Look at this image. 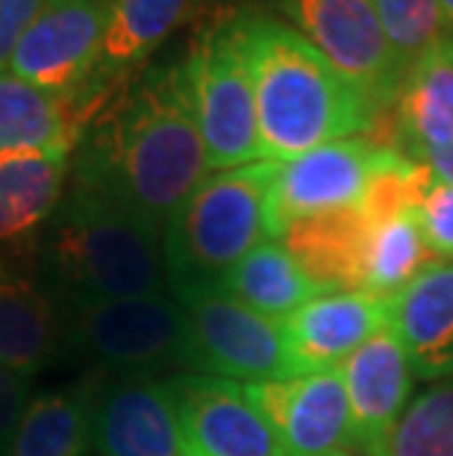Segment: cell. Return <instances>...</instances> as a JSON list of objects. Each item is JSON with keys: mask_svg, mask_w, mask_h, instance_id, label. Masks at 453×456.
Instances as JSON below:
<instances>
[{"mask_svg": "<svg viewBox=\"0 0 453 456\" xmlns=\"http://www.w3.org/2000/svg\"><path fill=\"white\" fill-rule=\"evenodd\" d=\"M436 262L433 250L424 241L416 212L374 224L368 256H365V277L362 292L377 297H394L403 292L424 268Z\"/></svg>", "mask_w": 453, "mask_h": 456, "instance_id": "obj_25", "label": "cell"}, {"mask_svg": "<svg viewBox=\"0 0 453 456\" xmlns=\"http://www.w3.org/2000/svg\"><path fill=\"white\" fill-rule=\"evenodd\" d=\"M424 241L436 259H453V186L433 180L427 195L416 209Z\"/></svg>", "mask_w": 453, "mask_h": 456, "instance_id": "obj_28", "label": "cell"}, {"mask_svg": "<svg viewBox=\"0 0 453 456\" xmlns=\"http://www.w3.org/2000/svg\"><path fill=\"white\" fill-rule=\"evenodd\" d=\"M279 21L301 33L327 62L371 98L394 106L403 86V68L383 30L374 0H271Z\"/></svg>", "mask_w": 453, "mask_h": 456, "instance_id": "obj_9", "label": "cell"}, {"mask_svg": "<svg viewBox=\"0 0 453 456\" xmlns=\"http://www.w3.org/2000/svg\"><path fill=\"white\" fill-rule=\"evenodd\" d=\"M439 6H441V12H445V18H448L450 30H453V0H439Z\"/></svg>", "mask_w": 453, "mask_h": 456, "instance_id": "obj_32", "label": "cell"}, {"mask_svg": "<svg viewBox=\"0 0 453 456\" xmlns=\"http://www.w3.org/2000/svg\"><path fill=\"white\" fill-rule=\"evenodd\" d=\"M371 230V221L353 207L295 221L277 241L321 292H362Z\"/></svg>", "mask_w": 453, "mask_h": 456, "instance_id": "obj_18", "label": "cell"}, {"mask_svg": "<svg viewBox=\"0 0 453 456\" xmlns=\"http://www.w3.org/2000/svg\"><path fill=\"white\" fill-rule=\"evenodd\" d=\"M109 0H44L18 38L9 71L53 98L69 101L89 127L103 103L94 77L103 56Z\"/></svg>", "mask_w": 453, "mask_h": 456, "instance_id": "obj_8", "label": "cell"}, {"mask_svg": "<svg viewBox=\"0 0 453 456\" xmlns=\"http://www.w3.org/2000/svg\"><path fill=\"white\" fill-rule=\"evenodd\" d=\"M182 456H204V453H198L195 448H191V444L186 442V451H182Z\"/></svg>", "mask_w": 453, "mask_h": 456, "instance_id": "obj_33", "label": "cell"}, {"mask_svg": "<svg viewBox=\"0 0 453 456\" xmlns=\"http://www.w3.org/2000/svg\"><path fill=\"white\" fill-rule=\"evenodd\" d=\"M44 0H0V68L9 65L18 38L30 27Z\"/></svg>", "mask_w": 453, "mask_h": 456, "instance_id": "obj_29", "label": "cell"}, {"mask_svg": "<svg viewBox=\"0 0 453 456\" xmlns=\"http://www.w3.org/2000/svg\"><path fill=\"white\" fill-rule=\"evenodd\" d=\"M94 444L101 456H182L186 439L168 377L115 374L98 386Z\"/></svg>", "mask_w": 453, "mask_h": 456, "instance_id": "obj_13", "label": "cell"}, {"mask_svg": "<svg viewBox=\"0 0 453 456\" xmlns=\"http://www.w3.org/2000/svg\"><path fill=\"white\" fill-rule=\"evenodd\" d=\"M263 159H292L371 130L377 106L274 15L239 12Z\"/></svg>", "mask_w": 453, "mask_h": 456, "instance_id": "obj_2", "label": "cell"}, {"mask_svg": "<svg viewBox=\"0 0 453 456\" xmlns=\"http://www.w3.org/2000/svg\"><path fill=\"white\" fill-rule=\"evenodd\" d=\"M351 406L353 442L362 453L374 448L409 406L416 371L392 324L377 330L360 351L339 365Z\"/></svg>", "mask_w": 453, "mask_h": 456, "instance_id": "obj_15", "label": "cell"}, {"mask_svg": "<svg viewBox=\"0 0 453 456\" xmlns=\"http://www.w3.org/2000/svg\"><path fill=\"white\" fill-rule=\"evenodd\" d=\"M85 130L77 110L0 68V153L74 151Z\"/></svg>", "mask_w": 453, "mask_h": 456, "instance_id": "obj_22", "label": "cell"}, {"mask_svg": "<svg viewBox=\"0 0 453 456\" xmlns=\"http://www.w3.org/2000/svg\"><path fill=\"white\" fill-rule=\"evenodd\" d=\"M182 68L189 77L191 106L206 148L209 171L263 159L256 101L239 36V15H227L204 27L182 60Z\"/></svg>", "mask_w": 453, "mask_h": 456, "instance_id": "obj_6", "label": "cell"}, {"mask_svg": "<svg viewBox=\"0 0 453 456\" xmlns=\"http://www.w3.org/2000/svg\"><path fill=\"white\" fill-rule=\"evenodd\" d=\"M182 439L204 456H288L242 383L182 371L168 377Z\"/></svg>", "mask_w": 453, "mask_h": 456, "instance_id": "obj_12", "label": "cell"}, {"mask_svg": "<svg viewBox=\"0 0 453 456\" xmlns=\"http://www.w3.org/2000/svg\"><path fill=\"white\" fill-rule=\"evenodd\" d=\"M365 456H453V380L412 397Z\"/></svg>", "mask_w": 453, "mask_h": 456, "instance_id": "obj_26", "label": "cell"}, {"mask_svg": "<svg viewBox=\"0 0 453 456\" xmlns=\"http://www.w3.org/2000/svg\"><path fill=\"white\" fill-rule=\"evenodd\" d=\"M204 0H109L103 56L94 77V92L106 101L109 92L159 51Z\"/></svg>", "mask_w": 453, "mask_h": 456, "instance_id": "obj_19", "label": "cell"}, {"mask_svg": "<svg viewBox=\"0 0 453 456\" xmlns=\"http://www.w3.org/2000/svg\"><path fill=\"white\" fill-rule=\"evenodd\" d=\"M245 392L274 427L288 456H336L356 448L339 368L250 383Z\"/></svg>", "mask_w": 453, "mask_h": 456, "instance_id": "obj_11", "label": "cell"}, {"mask_svg": "<svg viewBox=\"0 0 453 456\" xmlns=\"http://www.w3.org/2000/svg\"><path fill=\"white\" fill-rule=\"evenodd\" d=\"M94 395L98 383L27 401L6 456H85L94 442Z\"/></svg>", "mask_w": 453, "mask_h": 456, "instance_id": "obj_23", "label": "cell"}, {"mask_svg": "<svg viewBox=\"0 0 453 456\" xmlns=\"http://www.w3.org/2000/svg\"><path fill=\"white\" fill-rule=\"evenodd\" d=\"M38 245L65 309L171 292L162 232L89 183L71 180Z\"/></svg>", "mask_w": 453, "mask_h": 456, "instance_id": "obj_3", "label": "cell"}, {"mask_svg": "<svg viewBox=\"0 0 453 456\" xmlns=\"http://www.w3.org/2000/svg\"><path fill=\"white\" fill-rule=\"evenodd\" d=\"M62 345V315L21 268H0V365L30 380Z\"/></svg>", "mask_w": 453, "mask_h": 456, "instance_id": "obj_21", "label": "cell"}, {"mask_svg": "<svg viewBox=\"0 0 453 456\" xmlns=\"http://www.w3.org/2000/svg\"><path fill=\"white\" fill-rule=\"evenodd\" d=\"M62 342L115 374L189 368L186 315L171 292L65 309Z\"/></svg>", "mask_w": 453, "mask_h": 456, "instance_id": "obj_7", "label": "cell"}, {"mask_svg": "<svg viewBox=\"0 0 453 456\" xmlns=\"http://www.w3.org/2000/svg\"><path fill=\"white\" fill-rule=\"evenodd\" d=\"M206 174L182 60L142 71L89 121L71 157V180L101 189L159 232Z\"/></svg>", "mask_w": 453, "mask_h": 456, "instance_id": "obj_1", "label": "cell"}, {"mask_svg": "<svg viewBox=\"0 0 453 456\" xmlns=\"http://www.w3.org/2000/svg\"><path fill=\"white\" fill-rule=\"evenodd\" d=\"M186 315L189 371L233 383H268L295 377L283 324L259 315L215 283L171 286Z\"/></svg>", "mask_w": 453, "mask_h": 456, "instance_id": "obj_5", "label": "cell"}, {"mask_svg": "<svg viewBox=\"0 0 453 456\" xmlns=\"http://www.w3.org/2000/svg\"><path fill=\"white\" fill-rule=\"evenodd\" d=\"M418 162L427 165V168L433 171V177H436V180L450 183V186H453V144H448V148H439V151L424 153V157H421Z\"/></svg>", "mask_w": 453, "mask_h": 456, "instance_id": "obj_31", "label": "cell"}, {"mask_svg": "<svg viewBox=\"0 0 453 456\" xmlns=\"http://www.w3.org/2000/svg\"><path fill=\"white\" fill-rule=\"evenodd\" d=\"M394 124L400 153L416 162L453 144V36L407 68L394 101Z\"/></svg>", "mask_w": 453, "mask_h": 456, "instance_id": "obj_20", "label": "cell"}, {"mask_svg": "<svg viewBox=\"0 0 453 456\" xmlns=\"http://www.w3.org/2000/svg\"><path fill=\"white\" fill-rule=\"evenodd\" d=\"M392 297L368 292H318L283 318L295 374L336 371L353 351L389 324Z\"/></svg>", "mask_w": 453, "mask_h": 456, "instance_id": "obj_14", "label": "cell"}, {"mask_svg": "<svg viewBox=\"0 0 453 456\" xmlns=\"http://www.w3.org/2000/svg\"><path fill=\"white\" fill-rule=\"evenodd\" d=\"M336 456H351V453H336Z\"/></svg>", "mask_w": 453, "mask_h": 456, "instance_id": "obj_34", "label": "cell"}, {"mask_svg": "<svg viewBox=\"0 0 453 456\" xmlns=\"http://www.w3.org/2000/svg\"><path fill=\"white\" fill-rule=\"evenodd\" d=\"M389 324L407 347L416 380H453V259L430 262L392 297Z\"/></svg>", "mask_w": 453, "mask_h": 456, "instance_id": "obj_17", "label": "cell"}, {"mask_svg": "<svg viewBox=\"0 0 453 456\" xmlns=\"http://www.w3.org/2000/svg\"><path fill=\"white\" fill-rule=\"evenodd\" d=\"M383 151V144L371 142L368 135H351V139L327 142L301 157L277 162L271 191H268L271 241L301 218L360 207Z\"/></svg>", "mask_w": 453, "mask_h": 456, "instance_id": "obj_10", "label": "cell"}, {"mask_svg": "<svg viewBox=\"0 0 453 456\" xmlns=\"http://www.w3.org/2000/svg\"><path fill=\"white\" fill-rule=\"evenodd\" d=\"M215 286L274 322H283L321 292L279 241H263L242 262H236Z\"/></svg>", "mask_w": 453, "mask_h": 456, "instance_id": "obj_24", "label": "cell"}, {"mask_svg": "<svg viewBox=\"0 0 453 456\" xmlns=\"http://www.w3.org/2000/svg\"><path fill=\"white\" fill-rule=\"evenodd\" d=\"M27 406V380L0 365V456H6L15 424Z\"/></svg>", "mask_w": 453, "mask_h": 456, "instance_id": "obj_30", "label": "cell"}, {"mask_svg": "<svg viewBox=\"0 0 453 456\" xmlns=\"http://www.w3.org/2000/svg\"><path fill=\"white\" fill-rule=\"evenodd\" d=\"M277 162L256 159L209 171L162 232L171 286L218 283L268 232V191Z\"/></svg>", "mask_w": 453, "mask_h": 456, "instance_id": "obj_4", "label": "cell"}, {"mask_svg": "<svg viewBox=\"0 0 453 456\" xmlns=\"http://www.w3.org/2000/svg\"><path fill=\"white\" fill-rule=\"evenodd\" d=\"M374 4L403 74L430 47L453 36L439 0H374Z\"/></svg>", "mask_w": 453, "mask_h": 456, "instance_id": "obj_27", "label": "cell"}, {"mask_svg": "<svg viewBox=\"0 0 453 456\" xmlns=\"http://www.w3.org/2000/svg\"><path fill=\"white\" fill-rule=\"evenodd\" d=\"M74 151L0 153V268H18L60 207Z\"/></svg>", "mask_w": 453, "mask_h": 456, "instance_id": "obj_16", "label": "cell"}]
</instances>
